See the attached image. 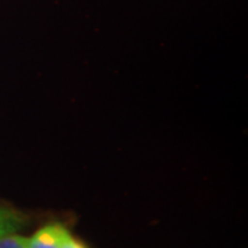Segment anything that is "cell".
I'll return each instance as SVG.
<instances>
[{
    "instance_id": "obj_1",
    "label": "cell",
    "mask_w": 248,
    "mask_h": 248,
    "mask_svg": "<svg viewBox=\"0 0 248 248\" xmlns=\"http://www.w3.org/2000/svg\"><path fill=\"white\" fill-rule=\"evenodd\" d=\"M68 234L69 232L60 223L47 225L28 239V248H60Z\"/></svg>"
},
{
    "instance_id": "obj_2",
    "label": "cell",
    "mask_w": 248,
    "mask_h": 248,
    "mask_svg": "<svg viewBox=\"0 0 248 248\" xmlns=\"http://www.w3.org/2000/svg\"><path fill=\"white\" fill-rule=\"evenodd\" d=\"M25 223L24 217L14 210H10L6 207H0V237L16 233Z\"/></svg>"
},
{
    "instance_id": "obj_4",
    "label": "cell",
    "mask_w": 248,
    "mask_h": 248,
    "mask_svg": "<svg viewBox=\"0 0 248 248\" xmlns=\"http://www.w3.org/2000/svg\"><path fill=\"white\" fill-rule=\"evenodd\" d=\"M60 248H87L83 243H80L79 240H76L75 237H72L71 234H68L63 241H62L61 247Z\"/></svg>"
},
{
    "instance_id": "obj_3",
    "label": "cell",
    "mask_w": 248,
    "mask_h": 248,
    "mask_svg": "<svg viewBox=\"0 0 248 248\" xmlns=\"http://www.w3.org/2000/svg\"><path fill=\"white\" fill-rule=\"evenodd\" d=\"M0 248H28V237H22L14 233L0 237Z\"/></svg>"
}]
</instances>
